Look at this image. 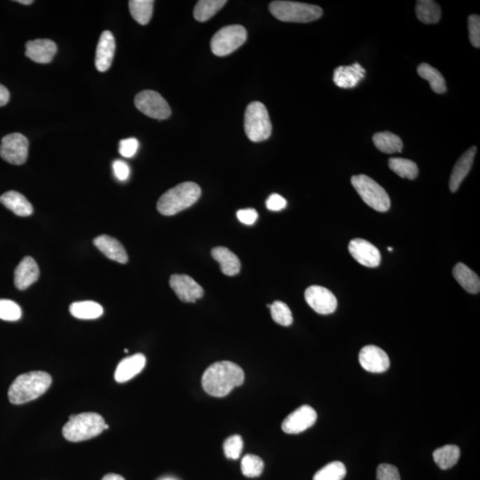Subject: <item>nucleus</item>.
Listing matches in <instances>:
<instances>
[{
	"label": "nucleus",
	"instance_id": "f257e3e1",
	"mask_svg": "<svg viewBox=\"0 0 480 480\" xmlns=\"http://www.w3.org/2000/svg\"><path fill=\"white\" fill-rule=\"evenodd\" d=\"M244 371L237 364L220 362L208 367L202 376V387L210 395L223 398L238 386L242 385Z\"/></svg>",
	"mask_w": 480,
	"mask_h": 480
},
{
	"label": "nucleus",
	"instance_id": "f03ea898",
	"mask_svg": "<svg viewBox=\"0 0 480 480\" xmlns=\"http://www.w3.org/2000/svg\"><path fill=\"white\" fill-rule=\"evenodd\" d=\"M51 384V376L43 371L22 373L10 386L9 402L14 405L32 402L46 393Z\"/></svg>",
	"mask_w": 480,
	"mask_h": 480
},
{
	"label": "nucleus",
	"instance_id": "7ed1b4c3",
	"mask_svg": "<svg viewBox=\"0 0 480 480\" xmlns=\"http://www.w3.org/2000/svg\"><path fill=\"white\" fill-rule=\"evenodd\" d=\"M201 196V188L192 181L178 184L162 195L158 201V211L171 217L193 206Z\"/></svg>",
	"mask_w": 480,
	"mask_h": 480
},
{
	"label": "nucleus",
	"instance_id": "20e7f679",
	"mask_svg": "<svg viewBox=\"0 0 480 480\" xmlns=\"http://www.w3.org/2000/svg\"><path fill=\"white\" fill-rule=\"evenodd\" d=\"M62 428V435L71 442H81L100 435L104 430V417L96 413H82L69 416Z\"/></svg>",
	"mask_w": 480,
	"mask_h": 480
},
{
	"label": "nucleus",
	"instance_id": "39448f33",
	"mask_svg": "<svg viewBox=\"0 0 480 480\" xmlns=\"http://www.w3.org/2000/svg\"><path fill=\"white\" fill-rule=\"evenodd\" d=\"M269 9L275 18L286 22H310L323 15L320 6L293 1H273Z\"/></svg>",
	"mask_w": 480,
	"mask_h": 480
},
{
	"label": "nucleus",
	"instance_id": "423d86ee",
	"mask_svg": "<svg viewBox=\"0 0 480 480\" xmlns=\"http://www.w3.org/2000/svg\"><path fill=\"white\" fill-rule=\"evenodd\" d=\"M273 125L266 105L260 102H251L245 114V132L249 140L254 142L269 139Z\"/></svg>",
	"mask_w": 480,
	"mask_h": 480
},
{
	"label": "nucleus",
	"instance_id": "0eeeda50",
	"mask_svg": "<svg viewBox=\"0 0 480 480\" xmlns=\"http://www.w3.org/2000/svg\"><path fill=\"white\" fill-rule=\"evenodd\" d=\"M352 184L367 206L380 213L390 210V200L388 193L372 178L366 174L354 175L352 177Z\"/></svg>",
	"mask_w": 480,
	"mask_h": 480
},
{
	"label": "nucleus",
	"instance_id": "6e6552de",
	"mask_svg": "<svg viewBox=\"0 0 480 480\" xmlns=\"http://www.w3.org/2000/svg\"><path fill=\"white\" fill-rule=\"evenodd\" d=\"M246 29L241 25H229L215 33L211 39V50L217 56L231 54L247 41Z\"/></svg>",
	"mask_w": 480,
	"mask_h": 480
},
{
	"label": "nucleus",
	"instance_id": "1a4fd4ad",
	"mask_svg": "<svg viewBox=\"0 0 480 480\" xmlns=\"http://www.w3.org/2000/svg\"><path fill=\"white\" fill-rule=\"evenodd\" d=\"M135 107L151 118L163 121L170 117L171 108L158 92L145 90L135 96Z\"/></svg>",
	"mask_w": 480,
	"mask_h": 480
},
{
	"label": "nucleus",
	"instance_id": "9d476101",
	"mask_svg": "<svg viewBox=\"0 0 480 480\" xmlns=\"http://www.w3.org/2000/svg\"><path fill=\"white\" fill-rule=\"evenodd\" d=\"M29 142L25 135L14 133L3 137L0 145V156L9 164H25L28 158Z\"/></svg>",
	"mask_w": 480,
	"mask_h": 480
},
{
	"label": "nucleus",
	"instance_id": "9b49d317",
	"mask_svg": "<svg viewBox=\"0 0 480 480\" xmlns=\"http://www.w3.org/2000/svg\"><path fill=\"white\" fill-rule=\"evenodd\" d=\"M304 297L311 309L321 315H329L336 310V297L326 287L320 286L308 287Z\"/></svg>",
	"mask_w": 480,
	"mask_h": 480
},
{
	"label": "nucleus",
	"instance_id": "f8f14e48",
	"mask_svg": "<svg viewBox=\"0 0 480 480\" xmlns=\"http://www.w3.org/2000/svg\"><path fill=\"white\" fill-rule=\"evenodd\" d=\"M317 413L313 407L304 405L291 413L282 423V430L287 434H299L310 428L317 421Z\"/></svg>",
	"mask_w": 480,
	"mask_h": 480
},
{
	"label": "nucleus",
	"instance_id": "ddd939ff",
	"mask_svg": "<svg viewBox=\"0 0 480 480\" xmlns=\"http://www.w3.org/2000/svg\"><path fill=\"white\" fill-rule=\"evenodd\" d=\"M170 284L181 302L195 303L204 296L203 288L188 275H172Z\"/></svg>",
	"mask_w": 480,
	"mask_h": 480
},
{
	"label": "nucleus",
	"instance_id": "4468645a",
	"mask_svg": "<svg viewBox=\"0 0 480 480\" xmlns=\"http://www.w3.org/2000/svg\"><path fill=\"white\" fill-rule=\"evenodd\" d=\"M349 252L357 263L369 268L378 267L382 260L380 251L362 238H354L349 244Z\"/></svg>",
	"mask_w": 480,
	"mask_h": 480
},
{
	"label": "nucleus",
	"instance_id": "2eb2a0df",
	"mask_svg": "<svg viewBox=\"0 0 480 480\" xmlns=\"http://www.w3.org/2000/svg\"><path fill=\"white\" fill-rule=\"evenodd\" d=\"M360 365L370 373H383L389 369V356L380 348L375 345L363 347L359 355Z\"/></svg>",
	"mask_w": 480,
	"mask_h": 480
},
{
	"label": "nucleus",
	"instance_id": "dca6fc26",
	"mask_svg": "<svg viewBox=\"0 0 480 480\" xmlns=\"http://www.w3.org/2000/svg\"><path fill=\"white\" fill-rule=\"evenodd\" d=\"M57 52V46L51 39H35L26 44L25 55L38 64H49Z\"/></svg>",
	"mask_w": 480,
	"mask_h": 480
},
{
	"label": "nucleus",
	"instance_id": "f3484780",
	"mask_svg": "<svg viewBox=\"0 0 480 480\" xmlns=\"http://www.w3.org/2000/svg\"><path fill=\"white\" fill-rule=\"evenodd\" d=\"M366 69L359 62H354L350 66H340L334 69V84L341 88H356L359 82L365 78Z\"/></svg>",
	"mask_w": 480,
	"mask_h": 480
},
{
	"label": "nucleus",
	"instance_id": "a211bd4d",
	"mask_svg": "<svg viewBox=\"0 0 480 480\" xmlns=\"http://www.w3.org/2000/svg\"><path fill=\"white\" fill-rule=\"evenodd\" d=\"M116 44L114 34L105 31L99 39L95 55V67L99 71H108L112 64L115 54Z\"/></svg>",
	"mask_w": 480,
	"mask_h": 480
},
{
	"label": "nucleus",
	"instance_id": "6ab92c4d",
	"mask_svg": "<svg viewBox=\"0 0 480 480\" xmlns=\"http://www.w3.org/2000/svg\"><path fill=\"white\" fill-rule=\"evenodd\" d=\"M41 270L31 256L23 258L15 271V284L20 290L27 289L39 280Z\"/></svg>",
	"mask_w": 480,
	"mask_h": 480
},
{
	"label": "nucleus",
	"instance_id": "aec40b11",
	"mask_svg": "<svg viewBox=\"0 0 480 480\" xmlns=\"http://www.w3.org/2000/svg\"><path fill=\"white\" fill-rule=\"evenodd\" d=\"M146 365V357L142 353L125 357L119 362L115 371L116 382L119 383L128 382L140 373Z\"/></svg>",
	"mask_w": 480,
	"mask_h": 480
},
{
	"label": "nucleus",
	"instance_id": "412c9836",
	"mask_svg": "<svg viewBox=\"0 0 480 480\" xmlns=\"http://www.w3.org/2000/svg\"><path fill=\"white\" fill-rule=\"evenodd\" d=\"M94 244L109 259L119 263H128L127 251H125L123 245L116 238L108 236V235H102V236L95 238Z\"/></svg>",
	"mask_w": 480,
	"mask_h": 480
},
{
	"label": "nucleus",
	"instance_id": "4be33fe9",
	"mask_svg": "<svg viewBox=\"0 0 480 480\" xmlns=\"http://www.w3.org/2000/svg\"><path fill=\"white\" fill-rule=\"evenodd\" d=\"M476 153V147L473 146L466 151L456 162L449 180V188L452 192L458 191L460 185L471 171Z\"/></svg>",
	"mask_w": 480,
	"mask_h": 480
},
{
	"label": "nucleus",
	"instance_id": "5701e85b",
	"mask_svg": "<svg viewBox=\"0 0 480 480\" xmlns=\"http://www.w3.org/2000/svg\"><path fill=\"white\" fill-rule=\"evenodd\" d=\"M212 256L220 264L221 273L226 276H235L240 273L241 269L240 260L230 249L224 247H214L212 250Z\"/></svg>",
	"mask_w": 480,
	"mask_h": 480
},
{
	"label": "nucleus",
	"instance_id": "b1692460",
	"mask_svg": "<svg viewBox=\"0 0 480 480\" xmlns=\"http://www.w3.org/2000/svg\"><path fill=\"white\" fill-rule=\"evenodd\" d=\"M0 202L18 217H27L33 213V207L27 198L18 191H10L0 197Z\"/></svg>",
	"mask_w": 480,
	"mask_h": 480
},
{
	"label": "nucleus",
	"instance_id": "393cba45",
	"mask_svg": "<svg viewBox=\"0 0 480 480\" xmlns=\"http://www.w3.org/2000/svg\"><path fill=\"white\" fill-rule=\"evenodd\" d=\"M453 276L467 292L472 294L479 293V277L465 263L456 264L453 270Z\"/></svg>",
	"mask_w": 480,
	"mask_h": 480
},
{
	"label": "nucleus",
	"instance_id": "a878e982",
	"mask_svg": "<svg viewBox=\"0 0 480 480\" xmlns=\"http://www.w3.org/2000/svg\"><path fill=\"white\" fill-rule=\"evenodd\" d=\"M373 144L377 150L386 154H393L402 152L403 142L398 135L392 132H380L373 137Z\"/></svg>",
	"mask_w": 480,
	"mask_h": 480
},
{
	"label": "nucleus",
	"instance_id": "bb28decb",
	"mask_svg": "<svg viewBox=\"0 0 480 480\" xmlns=\"http://www.w3.org/2000/svg\"><path fill=\"white\" fill-rule=\"evenodd\" d=\"M416 13L420 22L425 25H434L441 18V9L435 1L420 0L416 2Z\"/></svg>",
	"mask_w": 480,
	"mask_h": 480
},
{
	"label": "nucleus",
	"instance_id": "cd10ccee",
	"mask_svg": "<svg viewBox=\"0 0 480 480\" xmlns=\"http://www.w3.org/2000/svg\"><path fill=\"white\" fill-rule=\"evenodd\" d=\"M69 313L79 320H95L104 314V308L92 301H84L72 303Z\"/></svg>",
	"mask_w": 480,
	"mask_h": 480
},
{
	"label": "nucleus",
	"instance_id": "c85d7f7f",
	"mask_svg": "<svg viewBox=\"0 0 480 480\" xmlns=\"http://www.w3.org/2000/svg\"><path fill=\"white\" fill-rule=\"evenodd\" d=\"M461 450L458 446L446 445L433 452V459L441 469H448L458 463Z\"/></svg>",
	"mask_w": 480,
	"mask_h": 480
},
{
	"label": "nucleus",
	"instance_id": "c756f323",
	"mask_svg": "<svg viewBox=\"0 0 480 480\" xmlns=\"http://www.w3.org/2000/svg\"><path fill=\"white\" fill-rule=\"evenodd\" d=\"M420 77L430 83L432 90L436 94H444L446 92V79L438 69L428 64H422L417 68Z\"/></svg>",
	"mask_w": 480,
	"mask_h": 480
},
{
	"label": "nucleus",
	"instance_id": "7c9ffc66",
	"mask_svg": "<svg viewBox=\"0 0 480 480\" xmlns=\"http://www.w3.org/2000/svg\"><path fill=\"white\" fill-rule=\"evenodd\" d=\"M226 4L225 0H200L195 6L194 18L200 22L208 21Z\"/></svg>",
	"mask_w": 480,
	"mask_h": 480
},
{
	"label": "nucleus",
	"instance_id": "2f4dec72",
	"mask_svg": "<svg viewBox=\"0 0 480 480\" xmlns=\"http://www.w3.org/2000/svg\"><path fill=\"white\" fill-rule=\"evenodd\" d=\"M153 5L152 0H131L129 1V10L135 21L141 25H146L151 21Z\"/></svg>",
	"mask_w": 480,
	"mask_h": 480
},
{
	"label": "nucleus",
	"instance_id": "473e14b6",
	"mask_svg": "<svg viewBox=\"0 0 480 480\" xmlns=\"http://www.w3.org/2000/svg\"><path fill=\"white\" fill-rule=\"evenodd\" d=\"M390 170L402 178L415 180L418 177L419 170L416 163L402 158H392L389 160Z\"/></svg>",
	"mask_w": 480,
	"mask_h": 480
},
{
	"label": "nucleus",
	"instance_id": "72a5a7b5",
	"mask_svg": "<svg viewBox=\"0 0 480 480\" xmlns=\"http://www.w3.org/2000/svg\"><path fill=\"white\" fill-rule=\"evenodd\" d=\"M347 469L342 462H332L323 467L313 476V480H343Z\"/></svg>",
	"mask_w": 480,
	"mask_h": 480
},
{
	"label": "nucleus",
	"instance_id": "f704fd0d",
	"mask_svg": "<svg viewBox=\"0 0 480 480\" xmlns=\"http://www.w3.org/2000/svg\"><path fill=\"white\" fill-rule=\"evenodd\" d=\"M270 313L275 322L283 327H289L293 324L292 311L286 303L276 301L270 306Z\"/></svg>",
	"mask_w": 480,
	"mask_h": 480
},
{
	"label": "nucleus",
	"instance_id": "c9c22d12",
	"mask_svg": "<svg viewBox=\"0 0 480 480\" xmlns=\"http://www.w3.org/2000/svg\"><path fill=\"white\" fill-rule=\"evenodd\" d=\"M264 462L259 456L254 455H245L241 461V471L247 478H256L263 473Z\"/></svg>",
	"mask_w": 480,
	"mask_h": 480
},
{
	"label": "nucleus",
	"instance_id": "e433bc0d",
	"mask_svg": "<svg viewBox=\"0 0 480 480\" xmlns=\"http://www.w3.org/2000/svg\"><path fill=\"white\" fill-rule=\"evenodd\" d=\"M22 309L11 300L0 299V320L16 321L21 319Z\"/></svg>",
	"mask_w": 480,
	"mask_h": 480
},
{
	"label": "nucleus",
	"instance_id": "4c0bfd02",
	"mask_svg": "<svg viewBox=\"0 0 480 480\" xmlns=\"http://www.w3.org/2000/svg\"><path fill=\"white\" fill-rule=\"evenodd\" d=\"M243 449L242 437L233 435L225 439L224 443V455L228 459L237 460L240 458Z\"/></svg>",
	"mask_w": 480,
	"mask_h": 480
},
{
	"label": "nucleus",
	"instance_id": "58836bf2",
	"mask_svg": "<svg viewBox=\"0 0 480 480\" xmlns=\"http://www.w3.org/2000/svg\"><path fill=\"white\" fill-rule=\"evenodd\" d=\"M469 38L472 45L476 48L480 46V18L478 15H472L468 18Z\"/></svg>",
	"mask_w": 480,
	"mask_h": 480
},
{
	"label": "nucleus",
	"instance_id": "ea45409f",
	"mask_svg": "<svg viewBox=\"0 0 480 480\" xmlns=\"http://www.w3.org/2000/svg\"><path fill=\"white\" fill-rule=\"evenodd\" d=\"M376 480H402L398 468L396 466L382 463L376 471Z\"/></svg>",
	"mask_w": 480,
	"mask_h": 480
},
{
	"label": "nucleus",
	"instance_id": "a19ab883",
	"mask_svg": "<svg viewBox=\"0 0 480 480\" xmlns=\"http://www.w3.org/2000/svg\"><path fill=\"white\" fill-rule=\"evenodd\" d=\"M139 142L135 138L123 139L119 142L118 151L123 157L130 158L137 153Z\"/></svg>",
	"mask_w": 480,
	"mask_h": 480
},
{
	"label": "nucleus",
	"instance_id": "79ce46f5",
	"mask_svg": "<svg viewBox=\"0 0 480 480\" xmlns=\"http://www.w3.org/2000/svg\"><path fill=\"white\" fill-rule=\"evenodd\" d=\"M112 167H114L115 177L119 181H124L128 180L129 174H130V168H129L128 165L125 161L115 160L114 164H112Z\"/></svg>",
	"mask_w": 480,
	"mask_h": 480
},
{
	"label": "nucleus",
	"instance_id": "37998d69",
	"mask_svg": "<svg viewBox=\"0 0 480 480\" xmlns=\"http://www.w3.org/2000/svg\"><path fill=\"white\" fill-rule=\"evenodd\" d=\"M287 207V200L279 194H271L266 200V207L270 211L283 210Z\"/></svg>",
	"mask_w": 480,
	"mask_h": 480
},
{
	"label": "nucleus",
	"instance_id": "c03bdc74",
	"mask_svg": "<svg viewBox=\"0 0 480 480\" xmlns=\"http://www.w3.org/2000/svg\"><path fill=\"white\" fill-rule=\"evenodd\" d=\"M238 219L241 223L247 225H252L256 223L258 218V213L253 208L238 210L237 213Z\"/></svg>",
	"mask_w": 480,
	"mask_h": 480
},
{
	"label": "nucleus",
	"instance_id": "a18cd8bd",
	"mask_svg": "<svg viewBox=\"0 0 480 480\" xmlns=\"http://www.w3.org/2000/svg\"><path fill=\"white\" fill-rule=\"evenodd\" d=\"M10 92L4 87V85L0 84V107L5 106L9 102Z\"/></svg>",
	"mask_w": 480,
	"mask_h": 480
},
{
	"label": "nucleus",
	"instance_id": "49530a36",
	"mask_svg": "<svg viewBox=\"0 0 480 480\" xmlns=\"http://www.w3.org/2000/svg\"><path fill=\"white\" fill-rule=\"evenodd\" d=\"M102 480H125L123 476L118 474H114V473H110V474L105 475Z\"/></svg>",
	"mask_w": 480,
	"mask_h": 480
},
{
	"label": "nucleus",
	"instance_id": "de8ad7c7",
	"mask_svg": "<svg viewBox=\"0 0 480 480\" xmlns=\"http://www.w3.org/2000/svg\"><path fill=\"white\" fill-rule=\"evenodd\" d=\"M18 2L22 5H31L33 3V0H18Z\"/></svg>",
	"mask_w": 480,
	"mask_h": 480
},
{
	"label": "nucleus",
	"instance_id": "09e8293b",
	"mask_svg": "<svg viewBox=\"0 0 480 480\" xmlns=\"http://www.w3.org/2000/svg\"><path fill=\"white\" fill-rule=\"evenodd\" d=\"M109 429V425H104V430H108Z\"/></svg>",
	"mask_w": 480,
	"mask_h": 480
},
{
	"label": "nucleus",
	"instance_id": "8fccbe9b",
	"mask_svg": "<svg viewBox=\"0 0 480 480\" xmlns=\"http://www.w3.org/2000/svg\"><path fill=\"white\" fill-rule=\"evenodd\" d=\"M388 250H389V251H392V250H393V248H392V247H389V248H388Z\"/></svg>",
	"mask_w": 480,
	"mask_h": 480
},
{
	"label": "nucleus",
	"instance_id": "3c124183",
	"mask_svg": "<svg viewBox=\"0 0 480 480\" xmlns=\"http://www.w3.org/2000/svg\"><path fill=\"white\" fill-rule=\"evenodd\" d=\"M165 480H173V479H165Z\"/></svg>",
	"mask_w": 480,
	"mask_h": 480
}]
</instances>
